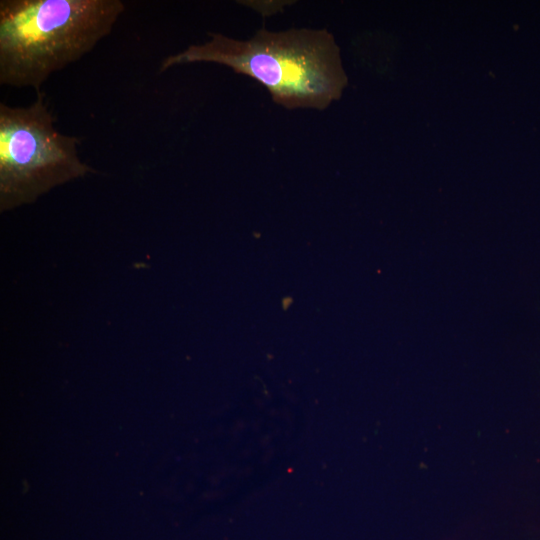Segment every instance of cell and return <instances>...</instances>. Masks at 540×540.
<instances>
[{"label": "cell", "instance_id": "1", "mask_svg": "<svg viewBox=\"0 0 540 540\" xmlns=\"http://www.w3.org/2000/svg\"><path fill=\"white\" fill-rule=\"evenodd\" d=\"M198 62L221 64L251 77L287 109H326L347 82L339 48L324 28H262L245 41L211 33L208 41L164 58L159 71Z\"/></svg>", "mask_w": 540, "mask_h": 540}, {"label": "cell", "instance_id": "2", "mask_svg": "<svg viewBox=\"0 0 540 540\" xmlns=\"http://www.w3.org/2000/svg\"><path fill=\"white\" fill-rule=\"evenodd\" d=\"M124 10L121 0H1L0 84L40 92L108 36Z\"/></svg>", "mask_w": 540, "mask_h": 540}, {"label": "cell", "instance_id": "3", "mask_svg": "<svg viewBox=\"0 0 540 540\" xmlns=\"http://www.w3.org/2000/svg\"><path fill=\"white\" fill-rule=\"evenodd\" d=\"M80 139L55 128L45 93L28 106L0 103V210L35 202L56 186L96 171L81 161Z\"/></svg>", "mask_w": 540, "mask_h": 540}]
</instances>
